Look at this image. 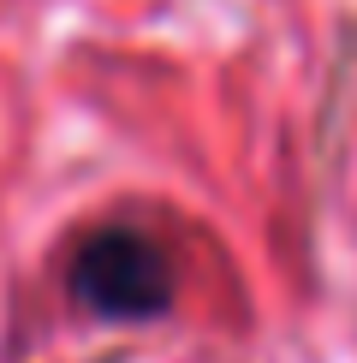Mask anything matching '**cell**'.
<instances>
[{
	"label": "cell",
	"instance_id": "obj_1",
	"mask_svg": "<svg viewBox=\"0 0 357 363\" xmlns=\"http://www.w3.org/2000/svg\"><path fill=\"white\" fill-rule=\"evenodd\" d=\"M66 298L96 328H155L178 304L173 250L143 226L101 220L66 256Z\"/></svg>",
	"mask_w": 357,
	"mask_h": 363
}]
</instances>
